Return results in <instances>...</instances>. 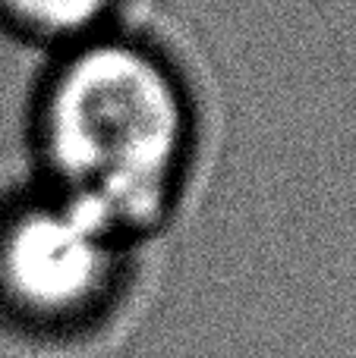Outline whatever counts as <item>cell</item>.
I'll return each mask as SVG.
<instances>
[{"mask_svg":"<svg viewBox=\"0 0 356 358\" xmlns=\"http://www.w3.org/2000/svg\"><path fill=\"white\" fill-rule=\"evenodd\" d=\"M41 189L120 239L180 201L199 148L186 63L130 19L44 54L29 104Z\"/></svg>","mask_w":356,"mask_h":358,"instance_id":"6da1fadb","label":"cell"},{"mask_svg":"<svg viewBox=\"0 0 356 358\" xmlns=\"http://www.w3.org/2000/svg\"><path fill=\"white\" fill-rule=\"evenodd\" d=\"M126 239L38 189L0 217V299L38 327L85 321L107 299Z\"/></svg>","mask_w":356,"mask_h":358,"instance_id":"7a4b0ae2","label":"cell"},{"mask_svg":"<svg viewBox=\"0 0 356 358\" xmlns=\"http://www.w3.org/2000/svg\"><path fill=\"white\" fill-rule=\"evenodd\" d=\"M120 19H130V0H0V31L44 54Z\"/></svg>","mask_w":356,"mask_h":358,"instance_id":"3957f363","label":"cell"}]
</instances>
